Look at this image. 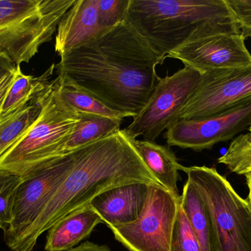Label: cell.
<instances>
[{"label": "cell", "instance_id": "3957f363", "mask_svg": "<svg viewBox=\"0 0 251 251\" xmlns=\"http://www.w3.org/2000/svg\"><path fill=\"white\" fill-rule=\"evenodd\" d=\"M125 20L165 57L203 24L236 22L226 0H129Z\"/></svg>", "mask_w": 251, "mask_h": 251}, {"label": "cell", "instance_id": "4fadbf2b", "mask_svg": "<svg viewBox=\"0 0 251 251\" xmlns=\"http://www.w3.org/2000/svg\"><path fill=\"white\" fill-rule=\"evenodd\" d=\"M150 184H127L110 189L96 197L91 206L109 228L126 225L140 216Z\"/></svg>", "mask_w": 251, "mask_h": 251}, {"label": "cell", "instance_id": "9c48e42d", "mask_svg": "<svg viewBox=\"0 0 251 251\" xmlns=\"http://www.w3.org/2000/svg\"><path fill=\"white\" fill-rule=\"evenodd\" d=\"M76 150L22 178L13 207V218L4 232L6 244L14 251L28 228L73 169Z\"/></svg>", "mask_w": 251, "mask_h": 251}, {"label": "cell", "instance_id": "1f68e13d", "mask_svg": "<svg viewBox=\"0 0 251 251\" xmlns=\"http://www.w3.org/2000/svg\"><path fill=\"white\" fill-rule=\"evenodd\" d=\"M246 178L247 179V181H251V172L246 175Z\"/></svg>", "mask_w": 251, "mask_h": 251}, {"label": "cell", "instance_id": "277c9868", "mask_svg": "<svg viewBox=\"0 0 251 251\" xmlns=\"http://www.w3.org/2000/svg\"><path fill=\"white\" fill-rule=\"evenodd\" d=\"M79 121V112L65 103L54 88L44 101L32 128L4 154L0 169L23 178L52 164L68 153L65 145Z\"/></svg>", "mask_w": 251, "mask_h": 251}, {"label": "cell", "instance_id": "6da1fadb", "mask_svg": "<svg viewBox=\"0 0 251 251\" xmlns=\"http://www.w3.org/2000/svg\"><path fill=\"white\" fill-rule=\"evenodd\" d=\"M59 84L97 97L113 110L137 116L151 97L161 56L126 21L60 56Z\"/></svg>", "mask_w": 251, "mask_h": 251}, {"label": "cell", "instance_id": "8fae6325", "mask_svg": "<svg viewBox=\"0 0 251 251\" xmlns=\"http://www.w3.org/2000/svg\"><path fill=\"white\" fill-rule=\"evenodd\" d=\"M75 0H42L38 10L20 22L0 29V54L15 65L27 63L51 39L65 13Z\"/></svg>", "mask_w": 251, "mask_h": 251}, {"label": "cell", "instance_id": "4316f807", "mask_svg": "<svg viewBox=\"0 0 251 251\" xmlns=\"http://www.w3.org/2000/svg\"><path fill=\"white\" fill-rule=\"evenodd\" d=\"M245 38L251 37V0H226Z\"/></svg>", "mask_w": 251, "mask_h": 251}, {"label": "cell", "instance_id": "f1b7e54d", "mask_svg": "<svg viewBox=\"0 0 251 251\" xmlns=\"http://www.w3.org/2000/svg\"><path fill=\"white\" fill-rule=\"evenodd\" d=\"M68 251H111L110 249L104 245H97L91 242H85L79 246L71 249Z\"/></svg>", "mask_w": 251, "mask_h": 251}, {"label": "cell", "instance_id": "2e32d148", "mask_svg": "<svg viewBox=\"0 0 251 251\" xmlns=\"http://www.w3.org/2000/svg\"><path fill=\"white\" fill-rule=\"evenodd\" d=\"M134 144L148 169L159 184L180 197L178 184L179 174L184 166L180 165L174 152L165 145L148 140L134 139Z\"/></svg>", "mask_w": 251, "mask_h": 251}, {"label": "cell", "instance_id": "8992f818", "mask_svg": "<svg viewBox=\"0 0 251 251\" xmlns=\"http://www.w3.org/2000/svg\"><path fill=\"white\" fill-rule=\"evenodd\" d=\"M236 22H207L167 57L176 59L201 75L251 65V54Z\"/></svg>", "mask_w": 251, "mask_h": 251}, {"label": "cell", "instance_id": "ffe728a7", "mask_svg": "<svg viewBox=\"0 0 251 251\" xmlns=\"http://www.w3.org/2000/svg\"><path fill=\"white\" fill-rule=\"evenodd\" d=\"M122 120L79 112V121L65 145L69 153L120 130Z\"/></svg>", "mask_w": 251, "mask_h": 251}, {"label": "cell", "instance_id": "d6a6232c", "mask_svg": "<svg viewBox=\"0 0 251 251\" xmlns=\"http://www.w3.org/2000/svg\"><path fill=\"white\" fill-rule=\"evenodd\" d=\"M249 132L251 133V123L250 126H249Z\"/></svg>", "mask_w": 251, "mask_h": 251}, {"label": "cell", "instance_id": "83f0119b", "mask_svg": "<svg viewBox=\"0 0 251 251\" xmlns=\"http://www.w3.org/2000/svg\"><path fill=\"white\" fill-rule=\"evenodd\" d=\"M16 69V68L14 70L10 71L5 75L0 77V113H1L6 96H7V92L13 84V80H14Z\"/></svg>", "mask_w": 251, "mask_h": 251}, {"label": "cell", "instance_id": "603a6c76", "mask_svg": "<svg viewBox=\"0 0 251 251\" xmlns=\"http://www.w3.org/2000/svg\"><path fill=\"white\" fill-rule=\"evenodd\" d=\"M22 178L0 169V228L5 232L13 218L16 193Z\"/></svg>", "mask_w": 251, "mask_h": 251}, {"label": "cell", "instance_id": "d6986e66", "mask_svg": "<svg viewBox=\"0 0 251 251\" xmlns=\"http://www.w3.org/2000/svg\"><path fill=\"white\" fill-rule=\"evenodd\" d=\"M54 69L55 64H52L41 76L33 77L24 75L20 66H16L14 80L0 113V121L27 106L39 93L47 88L52 82L51 78Z\"/></svg>", "mask_w": 251, "mask_h": 251}, {"label": "cell", "instance_id": "5bb4252c", "mask_svg": "<svg viewBox=\"0 0 251 251\" xmlns=\"http://www.w3.org/2000/svg\"><path fill=\"white\" fill-rule=\"evenodd\" d=\"M57 30L54 46L60 56L105 31L99 20L98 0H75Z\"/></svg>", "mask_w": 251, "mask_h": 251}, {"label": "cell", "instance_id": "7a4b0ae2", "mask_svg": "<svg viewBox=\"0 0 251 251\" xmlns=\"http://www.w3.org/2000/svg\"><path fill=\"white\" fill-rule=\"evenodd\" d=\"M137 183L159 184L125 129L77 149L73 169L13 251H32L40 236L62 218L104 192Z\"/></svg>", "mask_w": 251, "mask_h": 251}, {"label": "cell", "instance_id": "e0dca14e", "mask_svg": "<svg viewBox=\"0 0 251 251\" xmlns=\"http://www.w3.org/2000/svg\"><path fill=\"white\" fill-rule=\"evenodd\" d=\"M181 206L197 237L201 251H221L209 209L197 189L188 179L181 195Z\"/></svg>", "mask_w": 251, "mask_h": 251}, {"label": "cell", "instance_id": "484cf974", "mask_svg": "<svg viewBox=\"0 0 251 251\" xmlns=\"http://www.w3.org/2000/svg\"><path fill=\"white\" fill-rule=\"evenodd\" d=\"M129 0H98L99 20L104 30L125 21Z\"/></svg>", "mask_w": 251, "mask_h": 251}, {"label": "cell", "instance_id": "30bf717a", "mask_svg": "<svg viewBox=\"0 0 251 251\" xmlns=\"http://www.w3.org/2000/svg\"><path fill=\"white\" fill-rule=\"evenodd\" d=\"M251 97V65L209 71L201 75L197 88L175 122L209 117L240 106Z\"/></svg>", "mask_w": 251, "mask_h": 251}, {"label": "cell", "instance_id": "f546056e", "mask_svg": "<svg viewBox=\"0 0 251 251\" xmlns=\"http://www.w3.org/2000/svg\"><path fill=\"white\" fill-rule=\"evenodd\" d=\"M16 66L6 56L0 54V77L10 71L14 70Z\"/></svg>", "mask_w": 251, "mask_h": 251}, {"label": "cell", "instance_id": "5b68a950", "mask_svg": "<svg viewBox=\"0 0 251 251\" xmlns=\"http://www.w3.org/2000/svg\"><path fill=\"white\" fill-rule=\"evenodd\" d=\"M207 206L221 251H251V211L228 180L215 168L184 167Z\"/></svg>", "mask_w": 251, "mask_h": 251}, {"label": "cell", "instance_id": "7c38bea8", "mask_svg": "<svg viewBox=\"0 0 251 251\" xmlns=\"http://www.w3.org/2000/svg\"><path fill=\"white\" fill-rule=\"evenodd\" d=\"M251 123V97L240 106L214 116L176 121L168 127L165 138L170 147L202 151L234 139Z\"/></svg>", "mask_w": 251, "mask_h": 251}, {"label": "cell", "instance_id": "52a82bcc", "mask_svg": "<svg viewBox=\"0 0 251 251\" xmlns=\"http://www.w3.org/2000/svg\"><path fill=\"white\" fill-rule=\"evenodd\" d=\"M180 201L181 197H175L160 184H150L139 218L110 229L129 251H170Z\"/></svg>", "mask_w": 251, "mask_h": 251}, {"label": "cell", "instance_id": "ba28073f", "mask_svg": "<svg viewBox=\"0 0 251 251\" xmlns=\"http://www.w3.org/2000/svg\"><path fill=\"white\" fill-rule=\"evenodd\" d=\"M201 74L184 66L171 76L159 78L151 97L133 118L126 132L131 138L155 141L187 103L200 82Z\"/></svg>", "mask_w": 251, "mask_h": 251}, {"label": "cell", "instance_id": "4dcf8cb0", "mask_svg": "<svg viewBox=\"0 0 251 251\" xmlns=\"http://www.w3.org/2000/svg\"><path fill=\"white\" fill-rule=\"evenodd\" d=\"M248 187H249V197H248L247 201L248 204H249V208H250L251 211V181H247Z\"/></svg>", "mask_w": 251, "mask_h": 251}, {"label": "cell", "instance_id": "ac0fdd59", "mask_svg": "<svg viewBox=\"0 0 251 251\" xmlns=\"http://www.w3.org/2000/svg\"><path fill=\"white\" fill-rule=\"evenodd\" d=\"M56 84L53 80L50 85L38 94L27 106L3 120L0 121V156L15 145L36 122L43 106Z\"/></svg>", "mask_w": 251, "mask_h": 251}, {"label": "cell", "instance_id": "cb8c5ba5", "mask_svg": "<svg viewBox=\"0 0 251 251\" xmlns=\"http://www.w3.org/2000/svg\"><path fill=\"white\" fill-rule=\"evenodd\" d=\"M170 251H201L197 237L181 207V201L171 237Z\"/></svg>", "mask_w": 251, "mask_h": 251}, {"label": "cell", "instance_id": "9a60e30c", "mask_svg": "<svg viewBox=\"0 0 251 251\" xmlns=\"http://www.w3.org/2000/svg\"><path fill=\"white\" fill-rule=\"evenodd\" d=\"M102 223V220L91 204L75 211L62 218L49 230L45 250H71L88 238L94 228Z\"/></svg>", "mask_w": 251, "mask_h": 251}, {"label": "cell", "instance_id": "7402d4cb", "mask_svg": "<svg viewBox=\"0 0 251 251\" xmlns=\"http://www.w3.org/2000/svg\"><path fill=\"white\" fill-rule=\"evenodd\" d=\"M230 172L246 175L251 172V133L242 134L233 139L228 150L218 159Z\"/></svg>", "mask_w": 251, "mask_h": 251}, {"label": "cell", "instance_id": "44dd1931", "mask_svg": "<svg viewBox=\"0 0 251 251\" xmlns=\"http://www.w3.org/2000/svg\"><path fill=\"white\" fill-rule=\"evenodd\" d=\"M57 91L60 98L75 111L82 113H91L123 121L131 117L126 113L113 110L105 103L94 96L79 89L59 84L57 78Z\"/></svg>", "mask_w": 251, "mask_h": 251}, {"label": "cell", "instance_id": "d4e9b609", "mask_svg": "<svg viewBox=\"0 0 251 251\" xmlns=\"http://www.w3.org/2000/svg\"><path fill=\"white\" fill-rule=\"evenodd\" d=\"M42 0H0V29L11 26L38 10Z\"/></svg>", "mask_w": 251, "mask_h": 251}]
</instances>
